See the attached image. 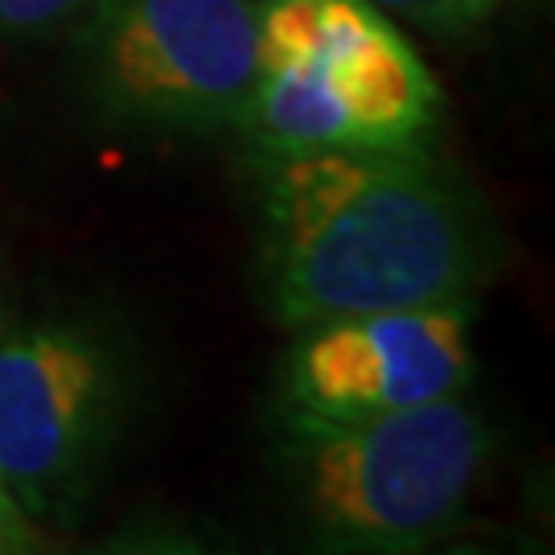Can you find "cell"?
I'll list each match as a JSON object with an SVG mask.
<instances>
[{
	"label": "cell",
	"instance_id": "cell-1",
	"mask_svg": "<svg viewBox=\"0 0 555 555\" xmlns=\"http://www.w3.org/2000/svg\"><path fill=\"white\" fill-rule=\"evenodd\" d=\"M259 251L276 318L465 305L490 272L474 198L420 149H321L268 157Z\"/></svg>",
	"mask_w": 555,
	"mask_h": 555
},
{
	"label": "cell",
	"instance_id": "cell-2",
	"mask_svg": "<svg viewBox=\"0 0 555 555\" xmlns=\"http://www.w3.org/2000/svg\"><path fill=\"white\" fill-rule=\"evenodd\" d=\"M490 449L461 396L346 420L280 408L272 469L309 555H408L449 539Z\"/></svg>",
	"mask_w": 555,
	"mask_h": 555
},
{
	"label": "cell",
	"instance_id": "cell-3",
	"mask_svg": "<svg viewBox=\"0 0 555 555\" xmlns=\"http://www.w3.org/2000/svg\"><path fill=\"white\" fill-rule=\"evenodd\" d=\"M437 116V79L371 0H259L243 128L268 157L420 149Z\"/></svg>",
	"mask_w": 555,
	"mask_h": 555
},
{
	"label": "cell",
	"instance_id": "cell-4",
	"mask_svg": "<svg viewBox=\"0 0 555 555\" xmlns=\"http://www.w3.org/2000/svg\"><path fill=\"white\" fill-rule=\"evenodd\" d=\"M132 403V358L107 330L50 321L0 341V481L41 531L91 502Z\"/></svg>",
	"mask_w": 555,
	"mask_h": 555
},
{
	"label": "cell",
	"instance_id": "cell-5",
	"mask_svg": "<svg viewBox=\"0 0 555 555\" xmlns=\"http://www.w3.org/2000/svg\"><path fill=\"white\" fill-rule=\"evenodd\" d=\"M82 66L103 112L132 124H243L256 87L251 0H91Z\"/></svg>",
	"mask_w": 555,
	"mask_h": 555
},
{
	"label": "cell",
	"instance_id": "cell-6",
	"mask_svg": "<svg viewBox=\"0 0 555 555\" xmlns=\"http://www.w3.org/2000/svg\"><path fill=\"white\" fill-rule=\"evenodd\" d=\"M474 378L465 305L383 309L305 325L284 366V408L383 416L461 396Z\"/></svg>",
	"mask_w": 555,
	"mask_h": 555
},
{
	"label": "cell",
	"instance_id": "cell-7",
	"mask_svg": "<svg viewBox=\"0 0 555 555\" xmlns=\"http://www.w3.org/2000/svg\"><path fill=\"white\" fill-rule=\"evenodd\" d=\"M79 555H202V547L178 522H132Z\"/></svg>",
	"mask_w": 555,
	"mask_h": 555
},
{
	"label": "cell",
	"instance_id": "cell-8",
	"mask_svg": "<svg viewBox=\"0 0 555 555\" xmlns=\"http://www.w3.org/2000/svg\"><path fill=\"white\" fill-rule=\"evenodd\" d=\"M91 0H0V38H34L75 13H87Z\"/></svg>",
	"mask_w": 555,
	"mask_h": 555
},
{
	"label": "cell",
	"instance_id": "cell-9",
	"mask_svg": "<svg viewBox=\"0 0 555 555\" xmlns=\"http://www.w3.org/2000/svg\"><path fill=\"white\" fill-rule=\"evenodd\" d=\"M371 4L396 9L403 17L433 25V29H461V25H474L494 9V0H371Z\"/></svg>",
	"mask_w": 555,
	"mask_h": 555
},
{
	"label": "cell",
	"instance_id": "cell-10",
	"mask_svg": "<svg viewBox=\"0 0 555 555\" xmlns=\"http://www.w3.org/2000/svg\"><path fill=\"white\" fill-rule=\"evenodd\" d=\"M46 531L25 515L9 486L0 481V555H46Z\"/></svg>",
	"mask_w": 555,
	"mask_h": 555
},
{
	"label": "cell",
	"instance_id": "cell-11",
	"mask_svg": "<svg viewBox=\"0 0 555 555\" xmlns=\"http://www.w3.org/2000/svg\"><path fill=\"white\" fill-rule=\"evenodd\" d=\"M408 555H535V552H511V547H490V543H428V547H420V552H408Z\"/></svg>",
	"mask_w": 555,
	"mask_h": 555
}]
</instances>
